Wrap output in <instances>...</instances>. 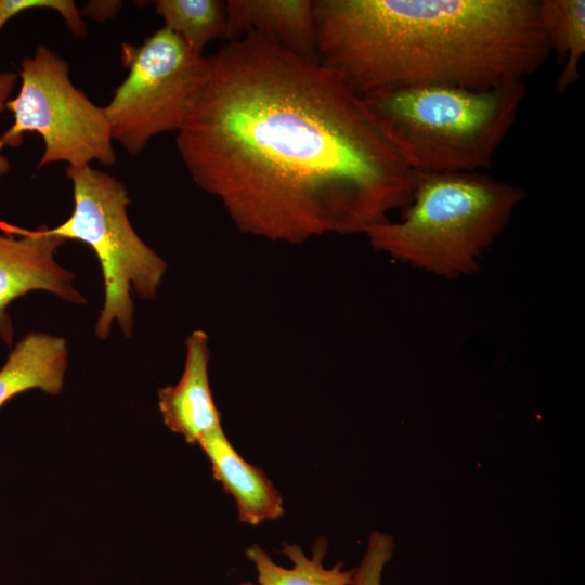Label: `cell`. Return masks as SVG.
<instances>
[{
	"label": "cell",
	"instance_id": "cell-1",
	"mask_svg": "<svg viewBox=\"0 0 585 585\" xmlns=\"http://www.w3.org/2000/svg\"><path fill=\"white\" fill-rule=\"evenodd\" d=\"M209 63L176 143L242 233L289 244L365 234L408 205L415 173L362 95L317 60L247 32Z\"/></svg>",
	"mask_w": 585,
	"mask_h": 585
},
{
	"label": "cell",
	"instance_id": "cell-2",
	"mask_svg": "<svg viewBox=\"0 0 585 585\" xmlns=\"http://www.w3.org/2000/svg\"><path fill=\"white\" fill-rule=\"evenodd\" d=\"M316 60L360 95L524 81L551 54L537 0H314Z\"/></svg>",
	"mask_w": 585,
	"mask_h": 585
},
{
	"label": "cell",
	"instance_id": "cell-3",
	"mask_svg": "<svg viewBox=\"0 0 585 585\" xmlns=\"http://www.w3.org/2000/svg\"><path fill=\"white\" fill-rule=\"evenodd\" d=\"M525 96L524 81H514L489 88L395 86L362 99L413 172L450 173L492 165Z\"/></svg>",
	"mask_w": 585,
	"mask_h": 585
},
{
	"label": "cell",
	"instance_id": "cell-4",
	"mask_svg": "<svg viewBox=\"0 0 585 585\" xmlns=\"http://www.w3.org/2000/svg\"><path fill=\"white\" fill-rule=\"evenodd\" d=\"M415 173L400 221L365 235L370 246L415 269L454 278L478 270V259L510 223L525 192L482 171Z\"/></svg>",
	"mask_w": 585,
	"mask_h": 585
},
{
	"label": "cell",
	"instance_id": "cell-5",
	"mask_svg": "<svg viewBox=\"0 0 585 585\" xmlns=\"http://www.w3.org/2000/svg\"><path fill=\"white\" fill-rule=\"evenodd\" d=\"M74 208L67 220L43 232L66 240L86 243L95 253L104 280V304L95 323L99 339L108 337L117 322L126 337L133 329L134 307L131 291L141 299H155L167 263L134 231L127 207L125 184L91 165L68 167Z\"/></svg>",
	"mask_w": 585,
	"mask_h": 585
},
{
	"label": "cell",
	"instance_id": "cell-6",
	"mask_svg": "<svg viewBox=\"0 0 585 585\" xmlns=\"http://www.w3.org/2000/svg\"><path fill=\"white\" fill-rule=\"evenodd\" d=\"M21 88L6 108L13 123L0 135V150L22 145L27 132L42 138L38 168L66 162L68 167L116 161L114 139L104 106L93 103L70 80L69 64L48 46H38L21 61Z\"/></svg>",
	"mask_w": 585,
	"mask_h": 585
},
{
	"label": "cell",
	"instance_id": "cell-7",
	"mask_svg": "<svg viewBox=\"0 0 585 585\" xmlns=\"http://www.w3.org/2000/svg\"><path fill=\"white\" fill-rule=\"evenodd\" d=\"M121 61L128 73L105 110L114 141L138 155L154 136L183 127L207 84L209 56L162 26L140 46L122 43Z\"/></svg>",
	"mask_w": 585,
	"mask_h": 585
},
{
	"label": "cell",
	"instance_id": "cell-8",
	"mask_svg": "<svg viewBox=\"0 0 585 585\" xmlns=\"http://www.w3.org/2000/svg\"><path fill=\"white\" fill-rule=\"evenodd\" d=\"M0 337L11 346L13 325L6 312L16 298L32 290H44L70 303L86 299L74 287L75 274L61 266L54 253L67 240L43 232L0 222Z\"/></svg>",
	"mask_w": 585,
	"mask_h": 585
},
{
	"label": "cell",
	"instance_id": "cell-9",
	"mask_svg": "<svg viewBox=\"0 0 585 585\" xmlns=\"http://www.w3.org/2000/svg\"><path fill=\"white\" fill-rule=\"evenodd\" d=\"M185 347L183 374L177 385L158 390V406L165 425L194 444L221 427V414L209 384L208 335L194 330L186 338Z\"/></svg>",
	"mask_w": 585,
	"mask_h": 585
},
{
	"label": "cell",
	"instance_id": "cell-10",
	"mask_svg": "<svg viewBox=\"0 0 585 585\" xmlns=\"http://www.w3.org/2000/svg\"><path fill=\"white\" fill-rule=\"evenodd\" d=\"M226 40L259 34L300 56L316 60L313 0H229Z\"/></svg>",
	"mask_w": 585,
	"mask_h": 585
},
{
	"label": "cell",
	"instance_id": "cell-11",
	"mask_svg": "<svg viewBox=\"0 0 585 585\" xmlns=\"http://www.w3.org/2000/svg\"><path fill=\"white\" fill-rule=\"evenodd\" d=\"M198 444L211 463L213 478L235 499L242 522L257 525L283 516L278 491L259 467L236 452L222 427L210 431Z\"/></svg>",
	"mask_w": 585,
	"mask_h": 585
},
{
	"label": "cell",
	"instance_id": "cell-12",
	"mask_svg": "<svg viewBox=\"0 0 585 585\" xmlns=\"http://www.w3.org/2000/svg\"><path fill=\"white\" fill-rule=\"evenodd\" d=\"M67 360V341L63 337L44 333L25 335L0 369V406L29 389L57 394L64 386Z\"/></svg>",
	"mask_w": 585,
	"mask_h": 585
},
{
	"label": "cell",
	"instance_id": "cell-13",
	"mask_svg": "<svg viewBox=\"0 0 585 585\" xmlns=\"http://www.w3.org/2000/svg\"><path fill=\"white\" fill-rule=\"evenodd\" d=\"M538 14L551 53L562 64L555 91L564 93L581 77L580 64L585 52V1L541 0Z\"/></svg>",
	"mask_w": 585,
	"mask_h": 585
},
{
	"label": "cell",
	"instance_id": "cell-14",
	"mask_svg": "<svg viewBox=\"0 0 585 585\" xmlns=\"http://www.w3.org/2000/svg\"><path fill=\"white\" fill-rule=\"evenodd\" d=\"M326 542L320 538L314 545L312 559L297 544L283 545V552L292 562V568H283L259 546L247 548L246 556L253 562L260 585H354L355 569L343 571L338 563L332 569L323 567Z\"/></svg>",
	"mask_w": 585,
	"mask_h": 585
},
{
	"label": "cell",
	"instance_id": "cell-15",
	"mask_svg": "<svg viewBox=\"0 0 585 585\" xmlns=\"http://www.w3.org/2000/svg\"><path fill=\"white\" fill-rule=\"evenodd\" d=\"M156 13L164 27L179 36L193 51L226 39V3L221 0H156Z\"/></svg>",
	"mask_w": 585,
	"mask_h": 585
},
{
	"label": "cell",
	"instance_id": "cell-16",
	"mask_svg": "<svg viewBox=\"0 0 585 585\" xmlns=\"http://www.w3.org/2000/svg\"><path fill=\"white\" fill-rule=\"evenodd\" d=\"M35 9L55 11L75 37L79 39L86 37V22L80 10L72 0H0V29L20 13Z\"/></svg>",
	"mask_w": 585,
	"mask_h": 585
},
{
	"label": "cell",
	"instance_id": "cell-17",
	"mask_svg": "<svg viewBox=\"0 0 585 585\" xmlns=\"http://www.w3.org/2000/svg\"><path fill=\"white\" fill-rule=\"evenodd\" d=\"M393 549L394 543L390 535L373 532L361 564L355 569L354 585H381L382 571Z\"/></svg>",
	"mask_w": 585,
	"mask_h": 585
},
{
	"label": "cell",
	"instance_id": "cell-18",
	"mask_svg": "<svg viewBox=\"0 0 585 585\" xmlns=\"http://www.w3.org/2000/svg\"><path fill=\"white\" fill-rule=\"evenodd\" d=\"M121 5V1L92 0L84 4L81 15H84L96 23H104L115 17Z\"/></svg>",
	"mask_w": 585,
	"mask_h": 585
},
{
	"label": "cell",
	"instance_id": "cell-19",
	"mask_svg": "<svg viewBox=\"0 0 585 585\" xmlns=\"http://www.w3.org/2000/svg\"><path fill=\"white\" fill-rule=\"evenodd\" d=\"M16 82L17 75L15 73L0 70V114L6 108V103L11 99Z\"/></svg>",
	"mask_w": 585,
	"mask_h": 585
},
{
	"label": "cell",
	"instance_id": "cell-20",
	"mask_svg": "<svg viewBox=\"0 0 585 585\" xmlns=\"http://www.w3.org/2000/svg\"><path fill=\"white\" fill-rule=\"evenodd\" d=\"M10 167L9 158L0 150V177L4 176L10 170Z\"/></svg>",
	"mask_w": 585,
	"mask_h": 585
},
{
	"label": "cell",
	"instance_id": "cell-21",
	"mask_svg": "<svg viewBox=\"0 0 585 585\" xmlns=\"http://www.w3.org/2000/svg\"><path fill=\"white\" fill-rule=\"evenodd\" d=\"M239 585H255L253 583H250V582H246V583H242ZM260 585V584H259Z\"/></svg>",
	"mask_w": 585,
	"mask_h": 585
}]
</instances>
